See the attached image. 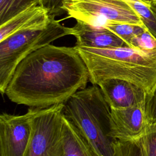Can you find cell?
I'll return each mask as SVG.
<instances>
[{
  "label": "cell",
  "instance_id": "cell-16",
  "mask_svg": "<svg viewBox=\"0 0 156 156\" xmlns=\"http://www.w3.org/2000/svg\"><path fill=\"white\" fill-rule=\"evenodd\" d=\"M115 156H145L142 138L135 140H117L115 144Z\"/></svg>",
  "mask_w": 156,
  "mask_h": 156
},
{
  "label": "cell",
  "instance_id": "cell-10",
  "mask_svg": "<svg viewBox=\"0 0 156 156\" xmlns=\"http://www.w3.org/2000/svg\"><path fill=\"white\" fill-rule=\"evenodd\" d=\"M71 29V35L76 38L77 46L108 48L126 46L120 37L102 26L77 21Z\"/></svg>",
  "mask_w": 156,
  "mask_h": 156
},
{
  "label": "cell",
  "instance_id": "cell-11",
  "mask_svg": "<svg viewBox=\"0 0 156 156\" xmlns=\"http://www.w3.org/2000/svg\"><path fill=\"white\" fill-rule=\"evenodd\" d=\"M50 16L44 5L32 6L13 16L0 25V41L13 34L41 22Z\"/></svg>",
  "mask_w": 156,
  "mask_h": 156
},
{
  "label": "cell",
  "instance_id": "cell-7",
  "mask_svg": "<svg viewBox=\"0 0 156 156\" xmlns=\"http://www.w3.org/2000/svg\"><path fill=\"white\" fill-rule=\"evenodd\" d=\"M32 108L23 115H0V156H25L32 133Z\"/></svg>",
  "mask_w": 156,
  "mask_h": 156
},
{
  "label": "cell",
  "instance_id": "cell-1",
  "mask_svg": "<svg viewBox=\"0 0 156 156\" xmlns=\"http://www.w3.org/2000/svg\"><path fill=\"white\" fill-rule=\"evenodd\" d=\"M89 81L87 67L75 46L47 44L17 66L5 94L12 102L34 108L65 104Z\"/></svg>",
  "mask_w": 156,
  "mask_h": 156
},
{
  "label": "cell",
  "instance_id": "cell-22",
  "mask_svg": "<svg viewBox=\"0 0 156 156\" xmlns=\"http://www.w3.org/2000/svg\"><path fill=\"white\" fill-rule=\"evenodd\" d=\"M154 5H155L156 6V0H154L153 1H152V2Z\"/></svg>",
  "mask_w": 156,
  "mask_h": 156
},
{
  "label": "cell",
  "instance_id": "cell-20",
  "mask_svg": "<svg viewBox=\"0 0 156 156\" xmlns=\"http://www.w3.org/2000/svg\"><path fill=\"white\" fill-rule=\"evenodd\" d=\"M63 0H45L44 5L48 8L49 14L55 15L61 10V6Z\"/></svg>",
  "mask_w": 156,
  "mask_h": 156
},
{
  "label": "cell",
  "instance_id": "cell-9",
  "mask_svg": "<svg viewBox=\"0 0 156 156\" xmlns=\"http://www.w3.org/2000/svg\"><path fill=\"white\" fill-rule=\"evenodd\" d=\"M98 85L111 109H121L146 103V93L129 81L109 78L101 80Z\"/></svg>",
  "mask_w": 156,
  "mask_h": 156
},
{
  "label": "cell",
  "instance_id": "cell-3",
  "mask_svg": "<svg viewBox=\"0 0 156 156\" xmlns=\"http://www.w3.org/2000/svg\"><path fill=\"white\" fill-rule=\"evenodd\" d=\"M64 116L76 127L96 156H115L111 108L98 85L79 90L65 104Z\"/></svg>",
  "mask_w": 156,
  "mask_h": 156
},
{
  "label": "cell",
  "instance_id": "cell-12",
  "mask_svg": "<svg viewBox=\"0 0 156 156\" xmlns=\"http://www.w3.org/2000/svg\"><path fill=\"white\" fill-rule=\"evenodd\" d=\"M63 132L64 156H96L76 127L64 114Z\"/></svg>",
  "mask_w": 156,
  "mask_h": 156
},
{
  "label": "cell",
  "instance_id": "cell-21",
  "mask_svg": "<svg viewBox=\"0 0 156 156\" xmlns=\"http://www.w3.org/2000/svg\"><path fill=\"white\" fill-rule=\"evenodd\" d=\"M141 1H143L145 2H147V3H152L154 0H141Z\"/></svg>",
  "mask_w": 156,
  "mask_h": 156
},
{
  "label": "cell",
  "instance_id": "cell-13",
  "mask_svg": "<svg viewBox=\"0 0 156 156\" xmlns=\"http://www.w3.org/2000/svg\"><path fill=\"white\" fill-rule=\"evenodd\" d=\"M141 20L144 27L156 38V6L141 0H125Z\"/></svg>",
  "mask_w": 156,
  "mask_h": 156
},
{
  "label": "cell",
  "instance_id": "cell-19",
  "mask_svg": "<svg viewBox=\"0 0 156 156\" xmlns=\"http://www.w3.org/2000/svg\"><path fill=\"white\" fill-rule=\"evenodd\" d=\"M146 110L151 129H156V88L154 93L147 97Z\"/></svg>",
  "mask_w": 156,
  "mask_h": 156
},
{
  "label": "cell",
  "instance_id": "cell-8",
  "mask_svg": "<svg viewBox=\"0 0 156 156\" xmlns=\"http://www.w3.org/2000/svg\"><path fill=\"white\" fill-rule=\"evenodd\" d=\"M112 135L121 141L143 138L151 130L146 103L121 109H111Z\"/></svg>",
  "mask_w": 156,
  "mask_h": 156
},
{
  "label": "cell",
  "instance_id": "cell-14",
  "mask_svg": "<svg viewBox=\"0 0 156 156\" xmlns=\"http://www.w3.org/2000/svg\"><path fill=\"white\" fill-rule=\"evenodd\" d=\"M44 1L45 0H0V25L32 6L44 5Z\"/></svg>",
  "mask_w": 156,
  "mask_h": 156
},
{
  "label": "cell",
  "instance_id": "cell-4",
  "mask_svg": "<svg viewBox=\"0 0 156 156\" xmlns=\"http://www.w3.org/2000/svg\"><path fill=\"white\" fill-rule=\"evenodd\" d=\"M72 29L63 26L55 15L20 30L0 41V91L5 94L8 83L19 63L30 54L63 37Z\"/></svg>",
  "mask_w": 156,
  "mask_h": 156
},
{
  "label": "cell",
  "instance_id": "cell-18",
  "mask_svg": "<svg viewBox=\"0 0 156 156\" xmlns=\"http://www.w3.org/2000/svg\"><path fill=\"white\" fill-rule=\"evenodd\" d=\"M142 140L145 156H156V129H151Z\"/></svg>",
  "mask_w": 156,
  "mask_h": 156
},
{
  "label": "cell",
  "instance_id": "cell-2",
  "mask_svg": "<svg viewBox=\"0 0 156 156\" xmlns=\"http://www.w3.org/2000/svg\"><path fill=\"white\" fill-rule=\"evenodd\" d=\"M93 85L106 79L129 81L151 96L156 88V49L143 51L127 46L95 48L75 46Z\"/></svg>",
  "mask_w": 156,
  "mask_h": 156
},
{
  "label": "cell",
  "instance_id": "cell-17",
  "mask_svg": "<svg viewBox=\"0 0 156 156\" xmlns=\"http://www.w3.org/2000/svg\"><path fill=\"white\" fill-rule=\"evenodd\" d=\"M129 47L143 51L156 49V38L146 29L141 34L134 37Z\"/></svg>",
  "mask_w": 156,
  "mask_h": 156
},
{
  "label": "cell",
  "instance_id": "cell-15",
  "mask_svg": "<svg viewBox=\"0 0 156 156\" xmlns=\"http://www.w3.org/2000/svg\"><path fill=\"white\" fill-rule=\"evenodd\" d=\"M102 26L120 37L125 42L127 46H129L130 41L134 37L147 29L144 26L125 23H111Z\"/></svg>",
  "mask_w": 156,
  "mask_h": 156
},
{
  "label": "cell",
  "instance_id": "cell-6",
  "mask_svg": "<svg viewBox=\"0 0 156 156\" xmlns=\"http://www.w3.org/2000/svg\"><path fill=\"white\" fill-rule=\"evenodd\" d=\"M61 10L69 18L93 25L125 23L144 27L125 0H63Z\"/></svg>",
  "mask_w": 156,
  "mask_h": 156
},
{
  "label": "cell",
  "instance_id": "cell-5",
  "mask_svg": "<svg viewBox=\"0 0 156 156\" xmlns=\"http://www.w3.org/2000/svg\"><path fill=\"white\" fill-rule=\"evenodd\" d=\"M64 104L32 108V133L25 156H64Z\"/></svg>",
  "mask_w": 156,
  "mask_h": 156
}]
</instances>
